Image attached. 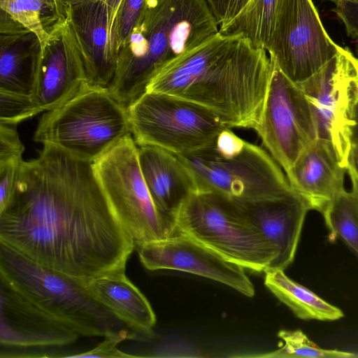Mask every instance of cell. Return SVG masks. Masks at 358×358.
<instances>
[{"label":"cell","mask_w":358,"mask_h":358,"mask_svg":"<svg viewBox=\"0 0 358 358\" xmlns=\"http://www.w3.org/2000/svg\"><path fill=\"white\" fill-rule=\"evenodd\" d=\"M127 112L138 147H157L176 155L208 146L228 127L207 108L163 93L145 92Z\"/></svg>","instance_id":"9c48e42d"},{"label":"cell","mask_w":358,"mask_h":358,"mask_svg":"<svg viewBox=\"0 0 358 358\" xmlns=\"http://www.w3.org/2000/svg\"><path fill=\"white\" fill-rule=\"evenodd\" d=\"M1 345L15 348L59 347L80 336L51 318L0 279Z\"/></svg>","instance_id":"e0dca14e"},{"label":"cell","mask_w":358,"mask_h":358,"mask_svg":"<svg viewBox=\"0 0 358 358\" xmlns=\"http://www.w3.org/2000/svg\"><path fill=\"white\" fill-rule=\"evenodd\" d=\"M346 173L332 145L317 138L300 155L286 176L292 190L304 199L310 210L322 214L345 189Z\"/></svg>","instance_id":"ac0fdd59"},{"label":"cell","mask_w":358,"mask_h":358,"mask_svg":"<svg viewBox=\"0 0 358 358\" xmlns=\"http://www.w3.org/2000/svg\"><path fill=\"white\" fill-rule=\"evenodd\" d=\"M61 2L66 6H73L81 2L87 1L89 0H60Z\"/></svg>","instance_id":"f35d334b"},{"label":"cell","mask_w":358,"mask_h":358,"mask_svg":"<svg viewBox=\"0 0 358 358\" xmlns=\"http://www.w3.org/2000/svg\"><path fill=\"white\" fill-rule=\"evenodd\" d=\"M176 156L189 172L197 191L215 192L236 201L275 198L292 191L285 173L266 150L239 137L229 127L208 146Z\"/></svg>","instance_id":"5b68a950"},{"label":"cell","mask_w":358,"mask_h":358,"mask_svg":"<svg viewBox=\"0 0 358 358\" xmlns=\"http://www.w3.org/2000/svg\"><path fill=\"white\" fill-rule=\"evenodd\" d=\"M322 1H331L336 5H338L343 2L358 1V0H322Z\"/></svg>","instance_id":"ab89813d"},{"label":"cell","mask_w":358,"mask_h":358,"mask_svg":"<svg viewBox=\"0 0 358 358\" xmlns=\"http://www.w3.org/2000/svg\"><path fill=\"white\" fill-rule=\"evenodd\" d=\"M267 51L220 32L162 66L145 92L172 95L215 113L229 128L255 129L272 63Z\"/></svg>","instance_id":"7a4b0ae2"},{"label":"cell","mask_w":358,"mask_h":358,"mask_svg":"<svg viewBox=\"0 0 358 358\" xmlns=\"http://www.w3.org/2000/svg\"><path fill=\"white\" fill-rule=\"evenodd\" d=\"M21 164L0 166V213L8 206L13 196Z\"/></svg>","instance_id":"4dcf8cb0"},{"label":"cell","mask_w":358,"mask_h":358,"mask_svg":"<svg viewBox=\"0 0 358 358\" xmlns=\"http://www.w3.org/2000/svg\"><path fill=\"white\" fill-rule=\"evenodd\" d=\"M313 0H282L266 50L296 84L310 78L337 52Z\"/></svg>","instance_id":"8fae6325"},{"label":"cell","mask_w":358,"mask_h":358,"mask_svg":"<svg viewBox=\"0 0 358 358\" xmlns=\"http://www.w3.org/2000/svg\"><path fill=\"white\" fill-rule=\"evenodd\" d=\"M87 292L120 320L145 339L152 336L156 316L141 292L129 280L125 269L111 271L87 282Z\"/></svg>","instance_id":"44dd1931"},{"label":"cell","mask_w":358,"mask_h":358,"mask_svg":"<svg viewBox=\"0 0 358 358\" xmlns=\"http://www.w3.org/2000/svg\"><path fill=\"white\" fill-rule=\"evenodd\" d=\"M278 336L283 344L278 350L255 357H311L350 358L358 354L338 350L323 349L317 345L301 330H280Z\"/></svg>","instance_id":"484cf974"},{"label":"cell","mask_w":358,"mask_h":358,"mask_svg":"<svg viewBox=\"0 0 358 358\" xmlns=\"http://www.w3.org/2000/svg\"><path fill=\"white\" fill-rule=\"evenodd\" d=\"M271 60V78L261 118L255 130L266 151L286 174L318 135L305 94Z\"/></svg>","instance_id":"7c38bea8"},{"label":"cell","mask_w":358,"mask_h":358,"mask_svg":"<svg viewBox=\"0 0 358 358\" xmlns=\"http://www.w3.org/2000/svg\"><path fill=\"white\" fill-rule=\"evenodd\" d=\"M41 56L36 35L1 10L0 90L31 96Z\"/></svg>","instance_id":"d6986e66"},{"label":"cell","mask_w":358,"mask_h":358,"mask_svg":"<svg viewBox=\"0 0 358 358\" xmlns=\"http://www.w3.org/2000/svg\"><path fill=\"white\" fill-rule=\"evenodd\" d=\"M264 272L266 287L297 317L334 321L343 317L340 308L289 278L283 270L268 269Z\"/></svg>","instance_id":"7402d4cb"},{"label":"cell","mask_w":358,"mask_h":358,"mask_svg":"<svg viewBox=\"0 0 358 358\" xmlns=\"http://www.w3.org/2000/svg\"><path fill=\"white\" fill-rule=\"evenodd\" d=\"M0 279L80 336L103 338L113 331L132 330L91 296L85 282L41 266L2 243Z\"/></svg>","instance_id":"277c9868"},{"label":"cell","mask_w":358,"mask_h":358,"mask_svg":"<svg viewBox=\"0 0 358 358\" xmlns=\"http://www.w3.org/2000/svg\"><path fill=\"white\" fill-rule=\"evenodd\" d=\"M139 259L150 271L176 270L224 284L252 297L255 291L245 268L196 241L181 234L158 241L134 244Z\"/></svg>","instance_id":"4fadbf2b"},{"label":"cell","mask_w":358,"mask_h":358,"mask_svg":"<svg viewBox=\"0 0 358 358\" xmlns=\"http://www.w3.org/2000/svg\"><path fill=\"white\" fill-rule=\"evenodd\" d=\"M234 201L272 249L275 258L268 269L284 271L294 259L303 222L310 210L307 202L293 191L275 198Z\"/></svg>","instance_id":"9a60e30c"},{"label":"cell","mask_w":358,"mask_h":358,"mask_svg":"<svg viewBox=\"0 0 358 358\" xmlns=\"http://www.w3.org/2000/svg\"><path fill=\"white\" fill-rule=\"evenodd\" d=\"M138 155L143 177L157 208L173 222L182 202L196 191L189 172L176 155L157 147H138Z\"/></svg>","instance_id":"ffe728a7"},{"label":"cell","mask_w":358,"mask_h":358,"mask_svg":"<svg viewBox=\"0 0 358 358\" xmlns=\"http://www.w3.org/2000/svg\"><path fill=\"white\" fill-rule=\"evenodd\" d=\"M148 1H156V0H147Z\"/></svg>","instance_id":"b9f144b4"},{"label":"cell","mask_w":358,"mask_h":358,"mask_svg":"<svg viewBox=\"0 0 358 358\" xmlns=\"http://www.w3.org/2000/svg\"><path fill=\"white\" fill-rule=\"evenodd\" d=\"M330 241L341 238L358 255V201L343 189L322 214Z\"/></svg>","instance_id":"d4e9b609"},{"label":"cell","mask_w":358,"mask_h":358,"mask_svg":"<svg viewBox=\"0 0 358 358\" xmlns=\"http://www.w3.org/2000/svg\"><path fill=\"white\" fill-rule=\"evenodd\" d=\"M130 134L127 108L108 89L85 84L71 98L42 115L34 139L93 163Z\"/></svg>","instance_id":"8992f818"},{"label":"cell","mask_w":358,"mask_h":358,"mask_svg":"<svg viewBox=\"0 0 358 358\" xmlns=\"http://www.w3.org/2000/svg\"><path fill=\"white\" fill-rule=\"evenodd\" d=\"M174 234L191 237L245 269L262 272L275 255L259 229L233 199L194 191L173 219Z\"/></svg>","instance_id":"52a82bcc"},{"label":"cell","mask_w":358,"mask_h":358,"mask_svg":"<svg viewBox=\"0 0 358 358\" xmlns=\"http://www.w3.org/2000/svg\"><path fill=\"white\" fill-rule=\"evenodd\" d=\"M248 1L249 0H230L224 20L220 26L224 25L231 20L245 6Z\"/></svg>","instance_id":"e575fe53"},{"label":"cell","mask_w":358,"mask_h":358,"mask_svg":"<svg viewBox=\"0 0 358 358\" xmlns=\"http://www.w3.org/2000/svg\"><path fill=\"white\" fill-rule=\"evenodd\" d=\"M356 50H357V55L358 57V46L357 47Z\"/></svg>","instance_id":"60d3db41"},{"label":"cell","mask_w":358,"mask_h":358,"mask_svg":"<svg viewBox=\"0 0 358 358\" xmlns=\"http://www.w3.org/2000/svg\"><path fill=\"white\" fill-rule=\"evenodd\" d=\"M49 34L31 94L43 112L69 99L87 83L80 52L66 15L52 27Z\"/></svg>","instance_id":"5bb4252c"},{"label":"cell","mask_w":358,"mask_h":358,"mask_svg":"<svg viewBox=\"0 0 358 358\" xmlns=\"http://www.w3.org/2000/svg\"><path fill=\"white\" fill-rule=\"evenodd\" d=\"M0 243L85 282L125 269L134 250L92 163L50 145L22 163L13 196L0 213Z\"/></svg>","instance_id":"6da1fadb"},{"label":"cell","mask_w":358,"mask_h":358,"mask_svg":"<svg viewBox=\"0 0 358 358\" xmlns=\"http://www.w3.org/2000/svg\"><path fill=\"white\" fill-rule=\"evenodd\" d=\"M355 121L356 124L353 129V134L352 137V144H355L358 145V106L356 109L355 113Z\"/></svg>","instance_id":"74e56055"},{"label":"cell","mask_w":358,"mask_h":358,"mask_svg":"<svg viewBox=\"0 0 358 358\" xmlns=\"http://www.w3.org/2000/svg\"><path fill=\"white\" fill-rule=\"evenodd\" d=\"M132 134L92 163L96 181L111 210L134 244L174 234L173 222L157 208L143 177Z\"/></svg>","instance_id":"ba28073f"},{"label":"cell","mask_w":358,"mask_h":358,"mask_svg":"<svg viewBox=\"0 0 358 358\" xmlns=\"http://www.w3.org/2000/svg\"><path fill=\"white\" fill-rule=\"evenodd\" d=\"M332 11L343 24L348 36L358 43V1L341 3Z\"/></svg>","instance_id":"1f68e13d"},{"label":"cell","mask_w":358,"mask_h":358,"mask_svg":"<svg viewBox=\"0 0 358 358\" xmlns=\"http://www.w3.org/2000/svg\"><path fill=\"white\" fill-rule=\"evenodd\" d=\"M219 26L223 22L230 0H205Z\"/></svg>","instance_id":"d6a6232c"},{"label":"cell","mask_w":358,"mask_h":358,"mask_svg":"<svg viewBox=\"0 0 358 358\" xmlns=\"http://www.w3.org/2000/svg\"><path fill=\"white\" fill-rule=\"evenodd\" d=\"M41 112L31 96L0 90V124L16 126Z\"/></svg>","instance_id":"4316f807"},{"label":"cell","mask_w":358,"mask_h":358,"mask_svg":"<svg viewBox=\"0 0 358 358\" xmlns=\"http://www.w3.org/2000/svg\"><path fill=\"white\" fill-rule=\"evenodd\" d=\"M24 150L15 126L0 124V166L21 164Z\"/></svg>","instance_id":"f546056e"},{"label":"cell","mask_w":358,"mask_h":358,"mask_svg":"<svg viewBox=\"0 0 358 358\" xmlns=\"http://www.w3.org/2000/svg\"><path fill=\"white\" fill-rule=\"evenodd\" d=\"M66 19L76 40L90 87L108 89L118 54L110 36L106 8L101 0L66 7Z\"/></svg>","instance_id":"2e32d148"},{"label":"cell","mask_w":358,"mask_h":358,"mask_svg":"<svg viewBox=\"0 0 358 358\" xmlns=\"http://www.w3.org/2000/svg\"><path fill=\"white\" fill-rule=\"evenodd\" d=\"M297 85L311 107L318 138L332 145L347 169L358 106V57L339 46L327 63Z\"/></svg>","instance_id":"30bf717a"},{"label":"cell","mask_w":358,"mask_h":358,"mask_svg":"<svg viewBox=\"0 0 358 358\" xmlns=\"http://www.w3.org/2000/svg\"><path fill=\"white\" fill-rule=\"evenodd\" d=\"M348 165L351 166L358 176V145L352 144Z\"/></svg>","instance_id":"8d00e7d4"},{"label":"cell","mask_w":358,"mask_h":358,"mask_svg":"<svg viewBox=\"0 0 358 358\" xmlns=\"http://www.w3.org/2000/svg\"><path fill=\"white\" fill-rule=\"evenodd\" d=\"M101 1L104 4L107 10L108 27L110 36L113 38V32L115 21L122 0H101Z\"/></svg>","instance_id":"836d02e7"},{"label":"cell","mask_w":358,"mask_h":358,"mask_svg":"<svg viewBox=\"0 0 358 358\" xmlns=\"http://www.w3.org/2000/svg\"><path fill=\"white\" fill-rule=\"evenodd\" d=\"M128 339H144L136 331L130 329L113 331L108 333L103 341L94 348L84 352L67 355L65 357L72 358H130L138 356L122 352L117 348L118 344Z\"/></svg>","instance_id":"f1b7e54d"},{"label":"cell","mask_w":358,"mask_h":358,"mask_svg":"<svg viewBox=\"0 0 358 358\" xmlns=\"http://www.w3.org/2000/svg\"><path fill=\"white\" fill-rule=\"evenodd\" d=\"M0 8L36 35L42 51L48 41L50 29L66 15V7L60 0H0Z\"/></svg>","instance_id":"cb8c5ba5"},{"label":"cell","mask_w":358,"mask_h":358,"mask_svg":"<svg viewBox=\"0 0 358 358\" xmlns=\"http://www.w3.org/2000/svg\"><path fill=\"white\" fill-rule=\"evenodd\" d=\"M147 5V0H122L114 24L113 38L118 54L128 39Z\"/></svg>","instance_id":"83f0119b"},{"label":"cell","mask_w":358,"mask_h":358,"mask_svg":"<svg viewBox=\"0 0 358 358\" xmlns=\"http://www.w3.org/2000/svg\"><path fill=\"white\" fill-rule=\"evenodd\" d=\"M282 0H249L228 23L220 27L226 36H239L254 48L266 47Z\"/></svg>","instance_id":"603a6c76"},{"label":"cell","mask_w":358,"mask_h":358,"mask_svg":"<svg viewBox=\"0 0 358 358\" xmlns=\"http://www.w3.org/2000/svg\"><path fill=\"white\" fill-rule=\"evenodd\" d=\"M220 26L205 0L147 1L127 43L118 52L108 87L128 107L145 92L165 64L219 33Z\"/></svg>","instance_id":"3957f363"},{"label":"cell","mask_w":358,"mask_h":358,"mask_svg":"<svg viewBox=\"0 0 358 358\" xmlns=\"http://www.w3.org/2000/svg\"><path fill=\"white\" fill-rule=\"evenodd\" d=\"M347 173H348L352 185L351 192L358 201V176L353 168L350 165L347 167Z\"/></svg>","instance_id":"d590c367"}]
</instances>
